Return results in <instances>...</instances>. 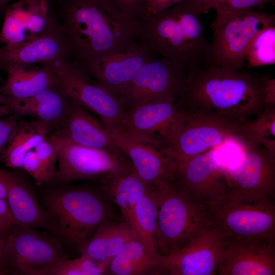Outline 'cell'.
Returning <instances> with one entry per match:
<instances>
[{
	"instance_id": "cell-1",
	"label": "cell",
	"mask_w": 275,
	"mask_h": 275,
	"mask_svg": "<svg viewBox=\"0 0 275 275\" xmlns=\"http://www.w3.org/2000/svg\"><path fill=\"white\" fill-rule=\"evenodd\" d=\"M274 83L267 74L208 66L187 71L175 104L182 113L242 122L262 113Z\"/></svg>"
},
{
	"instance_id": "cell-2",
	"label": "cell",
	"mask_w": 275,
	"mask_h": 275,
	"mask_svg": "<svg viewBox=\"0 0 275 275\" xmlns=\"http://www.w3.org/2000/svg\"><path fill=\"white\" fill-rule=\"evenodd\" d=\"M61 31L65 60L80 66L140 41V19L107 0H50Z\"/></svg>"
},
{
	"instance_id": "cell-3",
	"label": "cell",
	"mask_w": 275,
	"mask_h": 275,
	"mask_svg": "<svg viewBox=\"0 0 275 275\" xmlns=\"http://www.w3.org/2000/svg\"><path fill=\"white\" fill-rule=\"evenodd\" d=\"M201 0H185L140 19V41L150 51L185 66H210V43L205 35Z\"/></svg>"
},
{
	"instance_id": "cell-4",
	"label": "cell",
	"mask_w": 275,
	"mask_h": 275,
	"mask_svg": "<svg viewBox=\"0 0 275 275\" xmlns=\"http://www.w3.org/2000/svg\"><path fill=\"white\" fill-rule=\"evenodd\" d=\"M62 186L44 196L54 233L65 243L81 252L109 211L98 193L84 187Z\"/></svg>"
},
{
	"instance_id": "cell-5",
	"label": "cell",
	"mask_w": 275,
	"mask_h": 275,
	"mask_svg": "<svg viewBox=\"0 0 275 275\" xmlns=\"http://www.w3.org/2000/svg\"><path fill=\"white\" fill-rule=\"evenodd\" d=\"M153 185L158 194L157 250L166 256L213 226L208 205L194 201L163 178Z\"/></svg>"
},
{
	"instance_id": "cell-6",
	"label": "cell",
	"mask_w": 275,
	"mask_h": 275,
	"mask_svg": "<svg viewBox=\"0 0 275 275\" xmlns=\"http://www.w3.org/2000/svg\"><path fill=\"white\" fill-rule=\"evenodd\" d=\"M275 25V15L254 10L216 12L211 28L210 66L241 69L257 34Z\"/></svg>"
},
{
	"instance_id": "cell-7",
	"label": "cell",
	"mask_w": 275,
	"mask_h": 275,
	"mask_svg": "<svg viewBox=\"0 0 275 275\" xmlns=\"http://www.w3.org/2000/svg\"><path fill=\"white\" fill-rule=\"evenodd\" d=\"M182 121L176 139L164 153L167 167L164 179L171 181L195 157L240 137L241 122H233L202 114L182 113Z\"/></svg>"
},
{
	"instance_id": "cell-8",
	"label": "cell",
	"mask_w": 275,
	"mask_h": 275,
	"mask_svg": "<svg viewBox=\"0 0 275 275\" xmlns=\"http://www.w3.org/2000/svg\"><path fill=\"white\" fill-rule=\"evenodd\" d=\"M207 205L213 226L227 237L275 239L273 198L227 193L220 201Z\"/></svg>"
},
{
	"instance_id": "cell-9",
	"label": "cell",
	"mask_w": 275,
	"mask_h": 275,
	"mask_svg": "<svg viewBox=\"0 0 275 275\" xmlns=\"http://www.w3.org/2000/svg\"><path fill=\"white\" fill-rule=\"evenodd\" d=\"M240 141L227 142L195 157L169 182L194 201L207 205L220 201L227 191L226 167L239 152Z\"/></svg>"
},
{
	"instance_id": "cell-10",
	"label": "cell",
	"mask_w": 275,
	"mask_h": 275,
	"mask_svg": "<svg viewBox=\"0 0 275 275\" xmlns=\"http://www.w3.org/2000/svg\"><path fill=\"white\" fill-rule=\"evenodd\" d=\"M54 74L57 88L96 114L105 129L121 131L125 112L119 99L82 69L63 58L41 63Z\"/></svg>"
},
{
	"instance_id": "cell-11",
	"label": "cell",
	"mask_w": 275,
	"mask_h": 275,
	"mask_svg": "<svg viewBox=\"0 0 275 275\" xmlns=\"http://www.w3.org/2000/svg\"><path fill=\"white\" fill-rule=\"evenodd\" d=\"M67 259L58 239L19 224L8 228L2 269L7 267L18 274L44 275L54 264Z\"/></svg>"
},
{
	"instance_id": "cell-12",
	"label": "cell",
	"mask_w": 275,
	"mask_h": 275,
	"mask_svg": "<svg viewBox=\"0 0 275 275\" xmlns=\"http://www.w3.org/2000/svg\"><path fill=\"white\" fill-rule=\"evenodd\" d=\"M184 65L163 58H151L118 97L126 112L141 105L160 101L175 102L185 81Z\"/></svg>"
},
{
	"instance_id": "cell-13",
	"label": "cell",
	"mask_w": 275,
	"mask_h": 275,
	"mask_svg": "<svg viewBox=\"0 0 275 275\" xmlns=\"http://www.w3.org/2000/svg\"><path fill=\"white\" fill-rule=\"evenodd\" d=\"M227 193L273 198L275 153L242 138L239 153L225 169Z\"/></svg>"
},
{
	"instance_id": "cell-14",
	"label": "cell",
	"mask_w": 275,
	"mask_h": 275,
	"mask_svg": "<svg viewBox=\"0 0 275 275\" xmlns=\"http://www.w3.org/2000/svg\"><path fill=\"white\" fill-rule=\"evenodd\" d=\"M182 121V114L174 102H152L126 112L119 131L163 155L174 144Z\"/></svg>"
},
{
	"instance_id": "cell-15",
	"label": "cell",
	"mask_w": 275,
	"mask_h": 275,
	"mask_svg": "<svg viewBox=\"0 0 275 275\" xmlns=\"http://www.w3.org/2000/svg\"><path fill=\"white\" fill-rule=\"evenodd\" d=\"M227 237L212 226L182 248L161 256L162 273L171 275H213L222 259Z\"/></svg>"
},
{
	"instance_id": "cell-16",
	"label": "cell",
	"mask_w": 275,
	"mask_h": 275,
	"mask_svg": "<svg viewBox=\"0 0 275 275\" xmlns=\"http://www.w3.org/2000/svg\"><path fill=\"white\" fill-rule=\"evenodd\" d=\"M54 179L60 184L101 178L125 167L129 162L123 155L62 140Z\"/></svg>"
},
{
	"instance_id": "cell-17",
	"label": "cell",
	"mask_w": 275,
	"mask_h": 275,
	"mask_svg": "<svg viewBox=\"0 0 275 275\" xmlns=\"http://www.w3.org/2000/svg\"><path fill=\"white\" fill-rule=\"evenodd\" d=\"M150 53L152 52L140 41L102 54L79 67L118 98L151 58Z\"/></svg>"
},
{
	"instance_id": "cell-18",
	"label": "cell",
	"mask_w": 275,
	"mask_h": 275,
	"mask_svg": "<svg viewBox=\"0 0 275 275\" xmlns=\"http://www.w3.org/2000/svg\"><path fill=\"white\" fill-rule=\"evenodd\" d=\"M218 275L275 274V239L227 237Z\"/></svg>"
},
{
	"instance_id": "cell-19",
	"label": "cell",
	"mask_w": 275,
	"mask_h": 275,
	"mask_svg": "<svg viewBox=\"0 0 275 275\" xmlns=\"http://www.w3.org/2000/svg\"><path fill=\"white\" fill-rule=\"evenodd\" d=\"M50 0H18L4 12L0 44L14 47L41 35L53 15Z\"/></svg>"
},
{
	"instance_id": "cell-20",
	"label": "cell",
	"mask_w": 275,
	"mask_h": 275,
	"mask_svg": "<svg viewBox=\"0 0 275 275\" xmlns=\"http://www.w3.org/2000/svg\"><path fill=\"white\" fill-rule=\"evenodd\" d=\"M53 129L52 134L62 140L123 155L102 123L71 99L64 116Z\"/></svg>"
},
{
	"instance_id": "cell-21",
	"label": "cell",
	"mask_w": 275,
	"mask_h": 275,
	"mask_svg": "<svg viewBox=\"0 0 275 275\" xmlns=\"http://www.w3.org/2000/svg\"><path fill=\"white\" fill-rule=\"evenodd\" d=\"M65 59L59 24L53 14L45 31L38 37L14 46L0 47V71L7 65H31Z\"/></svg>"
},
{
	"instance_id": "cell-22",
	"label": "cell",
	"mask_w": 275,
	"mask_h": 275,
	"mask_svg": "<svg viewBox=\"0 0 275 275\" xmlns=\"http://www.w3.org/2000/svg\"><path fill=\"white\" fill-rule=\"evenodd\" d=\"M0 180L6 189L9 207L19 224L54 233L49 214L39 203L31 188L21 177L0 168Z\"/></svg>"
},
{
	"instance_id": "cell-23",
	"label": "cell",
	"mask_w": 275,
	"mask_h": 275,
	"mask_svg": "<svg viewBox=\"0 0 275 275\" xmlns=\"http://www.w3.org/2000/svg\"><path fill=\"white\" fill-rule=\"evenodd\" d=\"M100 183L102 195L118 206L124 221L132 227L135 207L145 194L147 186L130 161L123 168L101 177Z\"/></svg>"
},
{
	"instance_id": "cell-24",
	"label": "cell",
	"mask_w": 275,
	"mask_h": 275,
	"mask_svg": "<svg viewBox=\"0 0 275 275\" xmlns=\"http://www.w3.org/2000/svg\"><path fill=\"white\" fill-rule=\"evenodd\" d=\"M120 152L127 158L147 186L163 178L167 167L165 157L159 151L116 129H106Z\"/></svg>"
},
{
	"instance_id": "cell-25",
	"label": "cell",
	"mask_w": 275,
	"mask_h": 275,
	"mask_svg": "<svg viewBox=\"0 0 275 275\" xmlns=\"http://www.w3.org/2000/svg\"><path fill=\"white\" fill-rule=\"evenodd\" d=\"M1 97V104L8 108L11 115L15 117H33L48 122L52 128L62 119L70 100L57 88L43 90L22 99Z\"/></svg>"
},
{
	"instance_id": "cell-26",
	"label": "cell",
	"mask_w": 275,
	"mask_h": 275,
	"mask_svg": "<svg viewBox=\"0 0 275 275\" xmlns=\"http://www.w3.org/2000/svg\"><path fill=\"white\" fill-rule=\"evenodd\" d=\"M10 65L4 67L7 74L0 87V95L10 99H22L50 88H57L55 76L46 65Z\"/></svg>"
},
{
	"instance_id": "cell-27",
	"label": "cell",
	"mask_w": 275,
	"mask_h": 275,
	"mask_svg": "<svg viewBox=\"0 0 275 275\" xmlns=\"http://www.w3.org/2000/svg\"><path fill=\"white\" fill-rule=\"evenodd\" d=\"M136 237L125 221H104L97 228L81 253L98 263L108 265L130 239Z\"/></svg>"
},
{
	"instance_id": "cell-28",
	"label": "cell",
	"mask_w": 275,
	"mask_h": 275,
	"mask_svg": "<svg viewBox=\"0 0 275 275\" xmlns=\"http://www.w3.org/2000/svg\"><path fill=\"white\" fill-rule=\"evenodd\" d=\"M161 258L152 256L142 242L136 237H134L129 240L112 260L107 267L105 274H159L162 273Z\"/></svg>"
},
{
	"instance_id": "cell-29",
	"label": "cell",
	"mask_w": 275,
	"mask_h": 275,
	"mask_svg": "<svg viewBox=\"0 0 275 275\" xmlns=\"http://www.w3.org/2000/svg\"><path fill=\"white\" fill-rule=\"evenodd\" d=\"M52 129L47 122L40 120H22L1 157L5 165L11 168H22L26 153L33 149L49 134Z\"/></svg>"
},
{
	"instance_id": "cell-30",
	"label": "cell",
	"mask_w": 275,
	"mask_h": 275,
	"mask_svg": "<svg viewBox=\"0 0 275 275\" xmlns=\"http://www.w3.org/2000/svg\"><path fill=\"white\" fill-rule=\"evenodd\" d=\"M158 194L154 185L146 191L135 207L132 228L136 238L153 257L160 258L157 250L156 229Z\"/></svg>"
},
{
	"instance_id": "cell-31",
	"label": "cell",
	"mask_w": 275,
	"mask_h": 275,
	"mask_svg": "<svg viewBox=\"0 0 275 275\" xmlns=\"http://www.w3.org/2000/svg\"><path fill=\"white\" fill-rule=\"evenodd\" d=\"M238 134L275 153V104H266L260 115L241 122Z\"/></svg>"
},
{
	"instance_id": "cell-32",
	"label": "cell",
	"mask_w": 275,
	"mask_h": 275,
	"mask_svg": "<svg viewBox=\"0 0 275 275\" xmlns=\"http://www.w3.org/2000/svg\"><path fill=\"white\" fill-rule=\"evenodd\" d=\"M275 25L259 33L248 49L244 66L248 68L273 65L275 63Z\"/></svg>"
},
{
	"instance_id": "cell-33",
	"label": "cell",
	"mask_w": 275,
	"mask_h": 275,
	"mask_svg": "<svg viewBox=\"0 0 275 275\" xmlns=\"http://www.w3.org/2000/svg\"><path fill=\"white\" fill-rule=\"evenodd\" d=\"M107 265L81 255L79 258L61 261L52 266L46 275H99L105 274Z\"/></svg>"
},
{
	"instance_id": "cell-34",
	"label": "cell",
	"mask_w": 275,
	"mask_h": 275,
	"mask_svg": "<svg viewBox=\"0 0 275 275\" xmlns=\"http://www.w3.org/2000/svg\"><path fill=\"white\" fill-rule=\"evenodd\" d=\"M62 140L53 134L48 135L33 149L49 174L53 177L54 166L60 150Z\"/></svg>"
},
{
	"instance_id": "cell-35",
	"label": "cell",
	"mask_w": 275,
	"mask_h": 275,
	"mask_svg": "<svg viewBox=\"0 0 275 275\" xmlns=\"http://www.w3.org/2000/svg\"><path fill=\"white\" fill-rule=\"evenodd\" d=\"M273 0H201L208 12L214 9L216 12H239L261 8Z\"/></svg>"
},
{
	"instance_id": "cell-36",
	"label": "cell",
	"mask_w": 275,
	"mask_h": 275,
	"mask_svg": "<svg viewBox=\"0 0 275 275\" xmlns=\"http://www.w3.org/2000/svg\"><path fill=\"white\" fill-rule=\"evenodd\" d=\"M22 168L34 179L36 184L41 185L53 179L39 159L34 149L28 151L22 161Z\"/></svg>"
},
{
	"instance_id": "cell-37",
	"label": "cell",
	"mask_w": 275,
	"mask_h": 275,
	"mask_svg": "<svg viewBox=\"0 0 275 275\" xmlns=\"http://www.w3.org/2000/svg\"><path fill=\"white\" fill-rule=\"evenodd\" d=\"M107 1L130 18L142 19L144 17V0Z\"/></svg>"
},
{
	"instance_id": "cell-38",
	"label": "cell",
	"mask_w": 275,
	"mask_h": 275,
	"mask_svg": "<svg viewBox=\"0 0 275 275\" xmlns=\"http://www.w3.org/2000/svg\"><path fill=\"white\" fill-rule=\"evenodd\" d=\"M19 124L16 117L10 115L7 122L0 129V157L4 152L8 143L15 132Z\"/></svg>"
},
{
	"instance_id": "cell-39",
	"label": "cell",
	"mask_w": 275,
	"mask_h": 275,
	"mask_svg": "<svg viewBox=\"0 0 275 275\" xmlns=\"http://www.w3.org/2000/svg\"><path fill=\"white\" fill-rule=\"evenodd\" d=\"M184 1L185 0H144V17L162 12Z\"/></svg>"
},
{
	"instance_id": "cell-40",
	"label": "cell",
	"mask_w": 275,
	"mask_h": 275,
	"mask_svg": "<svg viewBox=\"0 0 275 275\" xmlns=\"http://www.w3.org/2000/svg\"><path fill=\"white\" fill-rule=\"evenodd\" d=\"M7 231L0 232V271H1V269H2L3 250H4V243H5Z\"/></svg>"
},
{
	"instance_id": "cell-41",
	"label": "cell",
	"mask_w": 275,
	"mask_h": 275,
	"mask_svg": "<svg viewBox=\"0 0 275 275\" xmlns=\"http://www.w3.org/2000/svg\"><path fill=\"white\" fill-rule=\"evenodd\" d=\"M8 108L4 104H0V118L9 115Z\"/></svg>"
},
{
	"instance_id": "cell-42",
	"label": "cell",
	"mask_w": 275,
	"mask_h": 275,
	"mask_svg": "<svg viewBox=\"0 0 275 275\" xmlns=\"http://www.w3.org/2000/svg\"><path fill=\"white\" fill-rule=\"evenodd\" d=\"M10 0H0V13L4 12Z\"/></svg>"
},
{
	"instance_id": "cell-43",
	"label": "cell",
	"mask_w": 275,
	"mask_h": 275,
	"mask_svg": "<svg viewBox=\"0 0 275 275\" xmlns=\"http://www.w3.org/2000/svg\"><path fill=\"white\" fill-rule=\"evenodd\" d=\"M9 226L0 217V232H5Z\"/></svg>"
},
{
	"instance_id": "cell-44",
	"label": "cell",
	"mask_w": 275,
	"mask_h": 275,
	"mask_svg": "<svg viewBox=\"0 0 275 275\" xmlns=\"http://www.w3.org/2000/svg\"><path fill=\"white\" fill-rule=\"evenodd\" d=\"M7 117L5 118H0V129L3 127L6 124L7 122Z\"/></svg>"
},
{
	"instance_id": "cell-45",
	"label": "cell",
	"mask_w": 275,
	"mask_h": 275,
	"mask_svg": "<svg viewBox=\"0 0 275 275\" xmlns=\"http://www.w3.org/2000/svg\"><path fill=\"white\" fill-rule=\"evenodd\" d=\"M0 104H1V96H0Z\"/></svg>"
},
{
	"instance_id": "cell-46",
	"label": "cell",
	"mask_w": 275,
	"mask_h": 275,
	"mask_svg": "<svg viewBox=\"0 0 275 275\" xmlns=\"http://www.w3.org/2000/svg\"><path fill=\"white\" fill-rule=\"evenodd\" d=\"M2 273V272L0 271V274H1Z\"/></svg>"
}]
</instances>
